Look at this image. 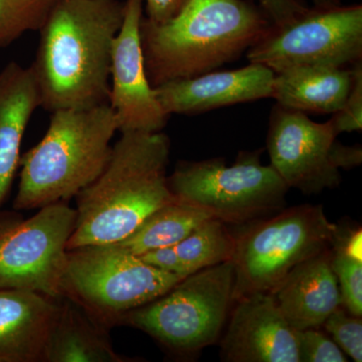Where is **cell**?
Instances as JSON below:
<instances>
[{"label":"cell","instance_id":"cell-1","mask_svg":"<svg viewBox=\"0 0 362 362\" xmlns=\"http://www.w3.org/2000/svg\"><path fill=\"white\" fill-rule=\"evenodd\" d=\"M124 16L125 0H54L30 66L42 108L109 104L112 47Z\"/></svg>","mask_w":362,"mask_h":362},{"label":"cell","instance_id":"cell-2","mask_svg":"<svg viewBox=\"0 0 362 362\" xmlns=\"http://www.w3.org/2000/svg\"><path fill=\"white\" fill-rule=\"evenodd\" d=\"M272 25L261 6L247 0H188L161 23L143 14L140 40L150 84L197 77L237 61Z\"/></svg>","mask_w":362,"mask_h":362},{"label":"cell","instance_id":"cell-3","mask_svg":"<svg viewBox=\"0 0 362 362\" xmlns=\"http://www.w3.org/2000/svg\"><path fill=\"white\" fill-rule=\"evenodd\" d=\"M170 140L160 132H122L96 180L77 195L68 251L119 243L175 199L168 185Z\"/></svg>","mask_w":362,"mask_h":362},{"label":"cell","instance_id":"cell-4","mask_svg":"<svg viewBox=\"0 0 362 362\" xmlns=\"http://www.w3.org/2000/svg\"><path fill=\"white\" fill-rule=\"evenodd\" d=\"M117 131L109 104L52 112L42 139L21 157L14 209L30 211L77 197L103 173Z\"/></svg>","mask_w":362,"mask_h":362},{"label":"cell","instance_id":"cell-5","mask_svg":"<svg viewBox=\"0 0 362 362\" xmlns=\"http://www.w3.org/2000/svg\"><path fill=\"white\" fill-rule=\"evenodd\" d=\"M240 228L233 233V303L273 291L294 267L329 249L337 225L321 204H300Z\"/></svg>","mask_w":362,"mask_h":362},{"label":"cell","instance_id":"cell-6","mask_svg":"<svg viewBox=\"0 0 362 362\" xmlns=\"http://www.w3.org/2000/svg\"><path fill=\"white\" fill-rule=\"evenodd\" d=\"M263 150L240 151L232 165L223 158L180 161L168 176L171 192L226 225L243 226L286 207L290 189L275 168L261 162Z\"/></svg>","mask_w":362,"mask_h":362},{"label":"cell","instance_id":"cell-7","mask_svg":"<svg viewBox=\"0 0 362 362\" xmlns=\"http://www.w3.org/2000/svg\"><path fill=\"white\" fill-rule=\"evenodd\" d=\"M232 261L187 276L154 301L128 312V323L178 352L216 342L233 306Z\"/></svg>","mask_w":362,"mask_h":362},{"label":"cell","instance_id":"cell-8","mask_svg":"<svg viewBox=\"0 0 362 362\" xmlns=\"http://www.w3.org/2000/svg\"><path fill=\"white\" fill-rule=\"evenodd\" d=\"M185 279L143 262L117 243L68 252L64 295L101 315H123L154 301Z\"/></svg>","mask_w":362,"mask_h":362},{"label":"cell","instance_id":"cell-9","mask_svg":"<svg viewBox=\"0 0 362 362\" xmlns=\"http://www.w3.org/2000/svg\"><path fill=\"white\" fill-rule=\"evenodd\" d=\"M246 57L274 73L299 66L350 68L362 62V6H314L286 25L273 23Z\"/></svg>","mask_w":362,"mask_h":362},{"label":"cell","instance_id":"cell-10","mask_svg":"<svg viewBox=\"0 0 362 362\" xmlns=\"http://www.w3.org/2000/svg\"><path fill=\"white\" fill-rule=\"evenodd\" d=\"M39 209L28 220L0 223V289L59 299L77 211L66 202Z\"/></svg>","mask_w":362,"mask_h":362},{"label":"cell","instance_id":"cell-11","mask_svg":"<svg viewBox=\"0 0 362 362\" xmlns=\"http://www.w3.org/2000/svg\"><path fill=\"white\" fill-rule=\"evenodd\" d=\"M337 137L329 121L316 123L304 112L276 104L267 136L271 165L288 187L304 194L337 188L341 182L332 159Z\"/></svg>","mask_w":362,"mask_h":362},{"label":"cell","instance_id":"cell-12","mask_svg":"<svg viewBox=\"0 0 362 362\" xmlns=\"http://www.w3.org/2000/svg\"><path fill=\"white\" fill-rule=\"evenodd\" d=\"M144 0H125V16L112 47L109 106L122 132H160L169 117L145 70L139 26Z\"/></svg>","mask_w":362,"mask_h":362},{"label":"cell","instance_id":"cell-13","mask_svg":"<svg viewBox=\"0 0 362 362\" xmlns=\"http://www.w3.org/2000/svg\"><path fill=\"white\" fill-rule=\"evenodd\" d=\"M233 305L221 344L223 361L300 362L296 330L279 310L272 293H252Z\"/></svg>","mask_w":362,"mask_h":362},{"label":"cell","instance_id":"cell-14","mask_svg":"<svg viewBox=\"0 0 362 362\" xmlns=\"http://www.w3.org/2000/svg\"><path fill=\"white\" fill-rule=\"evenodd\" d=\"M275 73L259 64L233 71H211L154 88L168 116L197 115L239 103L272 98Z\"/></svg>","mask_w":362,"mask_h":362},{"label":"cell","instance_id":"cell-15","mask_svg":"<svg viewBox=\"0 0 362 362\" xmlns=\"http://www.w3.org/2000/svg\"><path fill=\"white\" fill-rule=\"evenodd\" d=\"M331 251L294 267L272 291L279 310L295 330L320 328L341 306V295L331 268Z\"/></svg>","mask_w":362,"mask_h":362},{"label":"cell","instance_id":"cell-16","mask_svg":"<svg viewBox=\"0 0 362 362\" xmlns=\"http://www.w3.org/2000/svg\"><path fill=\"white\" fill-rule=\"evenodd\" d=\"M59 299L20 289H0V362L44 361Z\"/></svg>","mask_w":362,"mask_h":362},{"label":"cell","instance_id":"cell-17","mask_svg":"<svg viewBox=\"0 0 362 362\" xmlns=\"http://www.w3.org/2000/svg\"><path fill=\"white\" fill-rule=\"evenodd\" d=\"M39 107V88L32 68L11 62L0 71V206L20 165L23 134Z\"/></svg>","mask_w":362,"mask_h":362},{"label":"cell","instance_id":"cell-18","mask_svg":"<svg viewBox=\"0 0 362 362\" xmlns=\"http://www.w3.org/2000/svg\"><path fill=\"white\" fill-rule=\"evenodd\" d=\"M352 81V66L287 69L275 73L272 98L293 110L334 114L349 96Z\"/></svg>","mask_w":362,"mask_h":362},{"label":"cell","instance_id":"cell-19","mask_svg":"<svg viewBox=\"0 0 362 362\" xmlns=\"http://www.w3.org/2000/svg\"><path fill=\"white\" fill-rule=\"evenodd\" d=\"M99 325L90 320L75 300L59 303L56 320L45 345L44 361L124 362Z\"/></svg>","mask_w":362,"mask_h":362},{"label":"cell","instance_id":"cell-20","mask_svg":"<svg viewBox=\"0 0 362 362\" xmlns=\"http://www.w3.org/2000/svg\"><path fill=\"white\" fill-rule=\"evenodd\" d=\"M211 218V214L201 207L175 197L173 201L150 214L134 232L117 244L140 256L158 247L175 246Z\"/></svg>","mask_w":362,"mask_h":362},{"label":"cell","instance_id":"cell-21","mask_svg":"<svg viewBox=\"0 0 362 362\" xmlns=\"http://www.w3.org/2000/svg\"><path fill=\"white\" fill-rule=\"evenodd\" d=\"M175 247L180 275L185 278L209 267L232 261L235 237L228 225L211 218Z\"/></svg>","mask_w":362,"mask_h":362},{"label":"cell","instance_id":"cell-22","mask_svg":"<svg viewBox=\"0 0 362 362\" xmlns=\"http://www.w3.org/2000/svg\"><path fill=\"white\" fill-rule=\"evenodd\" d=\"M54 0H0V49L23 33L39 30Z\"/></svg>","mask_w":362,"mask_h":362},{"label":"cell","instance_id":"cell-23","mask_svg":"<svg viewBox=\"0 0 362 362\" xmlns=\"http://www.w3.org/2000/svg\"><path fill=\"white\" fill-rule=\"evenodd\" d=\"M331 268L334 272L341 295L342 306L354 316H362V258L332 243Z\"/></svg>","mask_w":362,"mask_h":362},{"label":"cell","instance_id":"cell-24","mask_svg":"<svg viewBox=\"0 0 362 362\" xmlns=\"http://www.w3.org/2000/svg\"><path fill=\"white\" fill-rule=\"evenodd\" d=\"M321 327L329 333L347 356L356 362L362 361L361 317L352 315L341 305L327 317Z\"/></svg>","mask_w":362,"mask_h":362},{"label":"cell","instance_id":"cell-25","mask_svg":"<svg viewBox=\"0 0 362 362\" xmlns=\"http://www.w3.org/2000/svg\"><path fill=\"white\" fill-rule=\"evenodd\" d=\"M300 362H346V354L319 328L296 330Z\"/></svg>","mask_w":362,"mask_h":362},{"label":"cell","instance_id":"cell-26","mask_svg":"<svg viewBox=\"0 0 362 362\" xmlns=\"http://www.w3.org/2000/svg\"><path fill=\"white\" fill-rule=\"evenodd\" d=\"M354 81L341 108L329 120L337 136L362 129V62L352 66Z\"/></svg>","mask_w":362,"mask_h":362},{"label":"cell","instance_id":"cell-27","mask_svg":"<svg viewBox=\"0 0 362 362\" xmlns=\"http://www.w3.org/2000/svg\"><path fill=\"white\" fill-rule=\"evenodd\" d=\"M259 4L275 25H286L309 9L303 0H259Z\"/></svg>","mask_w":362,"mask_h":362},{"label":"cell","instance_id":"cell-28","mask_svg":"<svg viewBox=\"0 0 362 362\" xmlns=\"http://www.w3.org/2000/svg\"><path fill=\"white\" fill-rule=\"evenodd\" d=\"M188 0H144V16L153 23H165L175 18Z\"/></svg>","mask_w":362,"mask_h":362},{"label":"cell","instance_id":"cell-29","mask_svg":"<svg viewBox=\"0 0 362 362\" xmlns=\"http://www.w3.org/2000/svg\"><path fill=\"white\" fill-rule=\"evenodd\" d=\"M139 257L143 262L154 268L182 277L180 275V261H178L175 246L158 247V249L144 252Z\"/></svg>","mask_w":362,"mask_h":362},{"label":"cell","instance_id":"cell-30","mask_svg":"<svg viewBox=\"0 0 362 362\" xmlns=\"http://www.w3.org/2000/svg\"><path fill=\"white\" fill-rule=\"evenodd\" d=\"M332 159L338 169L349 170L361 165L362 162V148L361 145L346 146L335 141L332 150Z\"/></svg>","mask_w":362,"mask_h":362},{"label":"cell","instance_id":"cell-31","mask_svg":"<svg viewBox=\"0 0 362 362\" xmlns=\"http://www.w3.org/2000/svg\"><path fill=\"white\" fill-rule=\"evenodd\" d=\"M315 7H333L340 6V0H313Z\"/></svg>","mask_w":362,"mask_h":362}]
</instances>
